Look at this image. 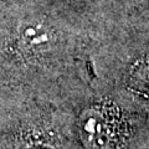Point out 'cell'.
I'll use <instances>...</instances> for the list:
<instances>
[{
  "instance_id": "obj_1",
  "label": "cell",
  "mask_w": 149,
  "mask_h": 149,
  "mask_svg": "<svg viewBox=\"0 0 149 149\" xmlns=\"http://www.w3.org/2000/svg\"><path fill=\"white\" fill-rule=\"evenodd\" d=\"M81 139L87 149H111L113 132L106 117L97 109H87L80 119Z\"/></svg>"
},
{
  "instance_id": "obj_2",
  "label": "cell",
  "mask_w": 149,
  "mask_h": 149,
  "mask_svg": "<svg viewBox=\"0 0 149 149\" xmlns=\"http://www.w3.org/2000/svg\"><path fill=\"white\" fill-rule=\"evenodd\" d=\"M21 40L27 49L32 51H42L51 41L50 32L41 25H30L21 32Z\"/></svg>"
},
{
  "instance_id": "obj_3",
  "label": "cell",
  "mask_w": 149,
  "mask_h": 149,
  "mask_svg": "<svg viewBox=\"0 0 149 149\" xmlns=\"http://www.w3.org/2000/svg\"><path fill=\"white\" fill-rule=\"evenodd\" d=\"M22 149H55L52 146H50L47 143H41V142H35V143H30L25 146Z\"/></svg>"
},
{
  "instance_id": "obj_4",
  "label": "cell",
  "mask_w": 149,
  "mask_h": 149,
  "mask_svg": "<svg viewBox=\"0 0 149 149\" xmlns=\"http://www.w3.org/2000/svg\"><path fill=\"white\" fill-rule=\"evenodd\" d=\"M146 77H147V80L149 81V65L147 66V70H146Z\"/></svg>"
}]
</instances>
